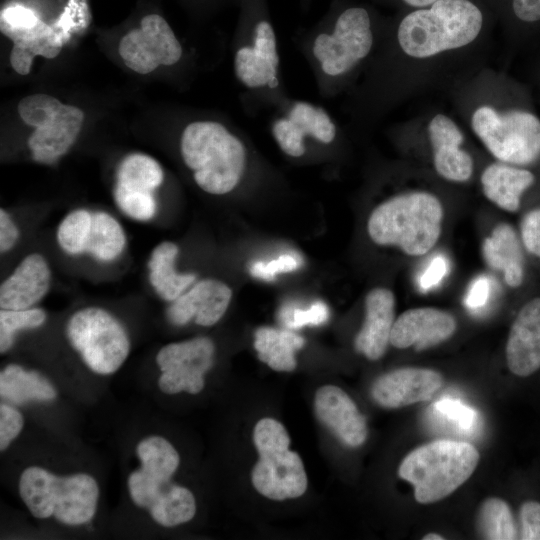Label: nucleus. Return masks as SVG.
Listing matches in <instances>:
<instances>
[{"label":"nucleus","instance_id":"obj_1","mask_svg":"<svg viewBox=\"0 0 540 540\" xmlns=\"http://www.w3.org/2000/svg\"><path fill=\"white\" fill-rule=\"evenodd\" d=\"M484 18L471 0H438L405 15L393 34L383 36L370 64L351 91L359 108L372 106L404 69L471 46Z\"/></svg>","mask_w":540,"mask_h":540},{"label":"nucleus","instance_id":"obj_2","mask_svg":"<svg viewBox=\"0 0 540 540\" xmlns=\"http://www.w3.org/2000/svg\"><path fill=\"white\" fill-rule=\"evenodd\" d=\"M383 36L366 8L350 6L298 36L294 44L313 74L318 94L331 99L353 89Z\"/></svg>","mask_w":540,"mask_h":540},{"label":"nucleus","instance_id":"obj_3","mask_svg":"<svg viewBox=\"0 0 540 540\" xmlns=\"http://www.w3.org/2000/svg\"><path fill=\"white\" fill-rule=\"evenodd\" d=\"M179 148L196 185L211 195L236 190L245 181L254 160L245 133L214 118L187 122L180 134Z\"/></svg>","mask_w":540,"mask_h":540},{"label":"nucleus","instance_id":"obj_4","mask_svg":"<svg viewBox=\"0 0 540 540\" xmlns=\"http://www.w3.org/2000/svg\"><path fill=\"white\" fill-rule=\"evenodd\" d=\"M469 125L486 150L500 162L540 165V117L528 91L507 80L496 103L474 105Z\"/></svg>","mask_w":540,"mask_h":540},{"label":"nucleus","instance_id":"obj_5","mask_svg":"<svg viewBox=\"0 0 540 540\" xmlns=\"http://www.w3.org/2000/svg\"><path fill=\"white\" fill-rule=\"evenodd\" d=\"M140 468L128 477V491L133 503L149 511L161 526L174 527L189 522L196 513L193 493L171 481L180 457L164 437L152 435L136 447Z\"/></svg>","mask_w":540,"mask_h":540},{"label":"nucleus","instance_id":"obj_6","mask_svg":"<svg viewBox=\"0 0 540 540\" xmlns=\"http://www.w3.org/2000/svg\"><path fill=\"white\" fill-rule=\"evenodd\" d=\"M440 198L426 190L397 193L379 203L367 221L370 239L380 246H393L404 254L420 257L440 239L444 221Z\"/></svg>","mask_w":540,"mask_h":540},{"label":"nucleus","instance_id":"obj_7","mask_svg":"<svg viewBox=\"0 0 540 540\" xmlns=\"http://www.w3.org/2000/svg\"><path fill=\"white\" fill-rule=\"evenodd\" d=\"M18 491L35 518L53 516L70 526L90 522L98 506L99 486L86 473L57 476L42 467L29 466L20 475Z\"/></svg>","mask_w":540,"mask_h":540},{"label":"nucleus","instance_id":"obj_8","mask_svg":"<svg viewBox=\"0 0 540 540\" xmlns=\"http://www.w3.org/2000/svg\"><path fill=\"white\" fill-rule=\"evenodd\" d=\"M479 459L478 451L468 442L436 440L407 454L398 475L413 486L417 502L434 503L465 483Z\"/></svg>","mask_w":540,"mask_h":540},{"label":"nucleus","instance_id":"obj_9","mask_svg":"<svg viewBox=\"0 0 540 540\" xmlns=\"http://www.w3.org/2000/svg\"><path fill=\"white\" fill-rule=\"evenodd\" d=\"M271 111L270 133L289 158L333 151L342 141L340 125L319 104L288 96Z\"/></svg>","mask_w":540,"mask_h":540},{"label":"nucleus","instance_id":"obj_10","mask_svg":"<svg viewBox=\"0 0 540 540\" xmlns=\"http://www.w3.org/2000/svg\"><path fill=\"white\" fill-rule=\"evenodd\" d=\"M66 336L85 365L99 375L115 373L130 352L125 328L100 307H85L73 313L66 325Z\"/></svg>","mask_w":540,"mask_h":540},{"label":"nucleus","instance_id":"obj_11","mask_svg":"<svg viewBox=\"0 0 540 540\" xmlns=\"http://www.w3.org/2000/svg\"><path fill=\"white\" fill-rule=\"evenodd\" d=\"M214 353V343L208 337L163 346L156 356L162 372L158 379L160 390L169 395L181 391L199 393L205 385V373L213 366Z\"/></svg>","mask_w":540,"mask_h":540},{"label":"nucleus","instance_id":"obj_12","mask_svg":"<svg viewBox=\"0 0 540 540\" xmlns=\"http://www.w3.org/2000/svg\"><path fill=\"white\" fill-rule=\"evenodd\" d=\"M118 51L126 66L139 74H148L160 65L174 66L184 55L172 28L157 14L145 16L139 28L125 34Z\"/></svg>","mask_w":540,"mask_h":540},{"label":"nucleus","instance_id":"obj_13","mask_svg":"<svg viewBox=\"0 0 540 540\" xmlns=\"http://www.w3.org/2000/svg\"><path fill=\"white\" fill-rule=\"evenodd\" d=\"M259 460L251 473L254 488L264 497L282 501L302 496L308 486L301 457L289 446L258 451Z\"/></svg>","mask_w":540,"mask_h":540},{"label":"nucleus","instance_id":"obj_14","mask_svg":"<svg viewBox=\"0 0 540 540\" xmlns=\"http://www.w3.org/2000/svg\"><path fill=\"white\" fill-rule=\"evenodd\" d=\"M433 167L438 176L453 183L469 181L474 172L471 154L464 149V134L458 124L443 113L427 124Z\"/></svg>","mask_w":540,"mask_h":540},{"label":"nucleus","instance_id":"obj_15","mask_svg":"<svg viewBox=\"0 0 540 540\" xmlns=\"http://www.w3.org/2000/svg\"><path fill=\"white\" fill-rule=\"evenodd\" d=\"M456 328L455 317L447 311L434 307L411 308L395 319L390 344L398 349L424 350L451 338Z\"/></svg>","mask_w":540,"mask_h":540},{"label":"nucleus","instance_id":"obj_16","mask_svg":"<svg viewBox=\"0 0 540 540\" xmlns=\"http://www.w3.org/2000/svg\"><path fill=\"white\" fill-rule=\"evenodd\" d=\"M442 383V375L435 370L403 367L378 377L372 384L371 396L384 408H401L428 400Z\"/></svg>","mask_w":540,"mask_h":540},{"label":"nucleus","instance_id":"obj_17","mask_svg":"<svg viewBox=\"0 0 540 540\" xmlns=\"http://www.w3.org/2000/svg\"><path fill=\"white\" fill-rule=\"evenodd\" d=\"M314 411L317 419L346 446L355 448L366 441V419L341 388L320 387L315 393Z\"/></svg>","mask_w":540,"mask_h":540},{"label":"nucleus","instance_id":"obj_18","mask_svg":"<svg viewBox=\"0 0 540 540\" xmlns=\"http://www.w3.org/2000/svg\"><path fill=\"white\" fill-rule=\"evenodd\" d=\"M509 370L521 377L540 368V296L527 300L517 312L506 342Z\"/></svg>","mask_w":540,"mask_h":540},{"label":"nucleus","instance_id":"obj_19","mask_svg":"<svg viewBox=\"0 0 540 540\" xmlns=\"http://www.w3.org/2000/svg\"><path fill=\"white\" fill-rule=\"evenodd\" d=\"M231 297L232 291L227 284L204 279L174 300L167 316L176 326H183L192 319L200 326H212L225 314Z\"/></svg>","mask_w":540,"mask_h":540},{"label":"nucleus","instance_id":"obj_20","mask_svg":"<svg viewBox=\"0 0 540 540\" xmlns=\"http://www.w3.org/2000/svg\"><path fill=\"white\" fill-rule=\"evenodd\" d=\"M536 167H526L495 161L487 165L480 176L482 192L499 209L517 212L524 196L538 183Z\"/></svg>","mask_w":540,"mask_h":540},{"label":"nucleus","instance_id":"obj_21","mask_svg":"<svg viewBox=\"0 0 540 540\" xmlns=\"http://www.w3.org/2000/svg\"><path fill=\"white\" fill-rule=\"evenodd\" d=\"M395 321V297L391 290L376 287L365 298V318L354 346L369 360L380 359L390 343Z\"/></svg>","mask_w":540,"mask_h":540},{"label":"nucleus","instance_id":"obj_22","mask_svg":"<svg viewBox=\"0 0 540 540\" xmlns=\"http://www.w3.org/2000/svg\"><path fill=\"white\" fill-rule=\"evenodd\" d=\"M51 270L38 253L27 255L0 286V308L22 310L32 308L48 292Z\"/></svg>","mask_w":540,"mask_h":540},{"label":"nucleus","instance_id":"obj_23","mask_svg":"<svg viewBox=\"0 0 540 540\" xmlns=\"http://www.w3.org/2000/svg\"><path fill=\"white\" fill-rule=\"evenodd\" d=\"M482 253L486 264L502 274L504 282L516 289L526 278L525 250L519 233L509 223H498L484 239Z\"/></svg>","mask_w":540,"mask_h":540},{"label":"nucleus","instance_id":"obj_24","mask_svg":"<svg viewBox=\"0 0 540 540\" xmlns=\"http://www.w3.org/2000/svg\"><path fill=\"white\" fill-rule=\"evenodd\" d=\"M84 113L77 107L63 104L53 122L36 128L28 139V146L35 161L44 164L55 163L76 140Z\"/></svg>","mask_w":540,"mask_h":540},{"label":"nucleus","instance_id":"obj_25","mask_svg":"<svg viewBox=\"0 0 540 540\" xmlns=\"http://www.w3.org/2000/svg\"><path fill=\"white\" fill-rule=\"evenodd\" d=\"M179 252L173 242H162L152 251L148 260L149 282L164 300L173 302L195 281L191 273H177L174 267Z\"/></svg>","mask_w":540,"mask_h":540},{"label":"nucleus","instance_id":"obj_26","mask_svg":"<svg viewBox=\"0 0 540 540\" xmlns=\"http://www.w3.org/2000/svg\"><path fill=\"white\" fill-rule=\"evenodd\" d=\"M304 344L303 337L287 330L259 327L254 333L258 358L279 372H290L296 368L295 352Z\"/></svg>","mask_w":540,"mask_h":540},{"label":"nucleus","instance_id":"obj_27","mask_svg":"<svg viewBox=\"0 0 540 540\" xmlns=\"http://www.w3.org/2000/svg\"><path fill=\"white\" fill-rule=\"evenodd\" d=\"M0 394L14 404L51 401L57 396L53 385L40 373L9 364L0 373Z\"/></svg>","mask_w":540,"mask_h":540},{"label":"nucleus","instance_id":"obj_28","mask_svg":"<svg viewBox=\"0 0 540 540\" xmlns=\"http://www.w3.org/2000/svg\"><path fill=\"white\" fill-rule=\"evenodd\" d=\"M126 245V236L120 223L106 212L92 213V226L86 253L101 262L118 258Z\"/></svg>","mask_w":540,"mask_h":540},{"label":"nucleus","instance_id":"obj_29","mask_svg":"<svg viewBox=\"0 0 540 540\" xmlns=\"http://www.w3.org/2000/svg\"><path fill=\"white\" fill-rule=\"evenodd\" d=\"M163 180L164 172L154 158L134 153L126 156L120 163L116 184L134 190L153 192Z\"/></svg>","mask_w":540,"mask_h":540},{"label":"nucleus","instance_id":"obj_30","mask_svg":"<svg viewBox=\"0 0 540 540\" xmlns=\"http://www.w3.org/2000/svg\"><path fill=\"white\" fill-rule=\"evenodd\" d=\"M477 531L482 539H516L517 528L509 505L497 497L487 498L478 512Z\"/></svg>","mask_w":540,"mask_h":540},{"label":"nucleus","instance_id":"obj_31","mask_svg":"<svg viewBox=\"0 0 540 540\" xmlns=\"http://www.w3.org/2000/svg\"><path fill=\"white\" fill-rule=\"evenodd\" d=\"M91 226V212L77 209L67 214L57 230V241L61 249L70 255L86 253Z\"/></svg>","mask_w":540,"mask_h":540},{"label":"nucleus","instance_id":"obj_32","mask_svg":"<svg viewBox=\"0 0 540 540\" xmlns=\"http://www.w3.org/2000/svg\"><path fill=\"white\" fill-rule=\"evenodd\" d=\"M46 321V313L41 308L0 311V352L6 353L13 345L19 330L40 327Z\"/></svg>","mask_w":540,"mask_h":540},{"label":"nucleus","instance_id":"obj_33","mask_svg":"<svg viewBox=\"0 0 540 540\" xmlns=\"http://www.w3.org/2000/svg\"><path fill=\"white\" fill-rule=\"evenodd\" d=\"M63 106L55 97L46 94H33L24 97L18 104L21 119L35 128L50 125Z\"/></svg>","mask_w":540,"mask_h":540},{"label":"nucleus","instance_id":"obj_34","mask_svg":"<svg viewBox=\"0 0 540 540\" xmlns=\"http://www.w3.org/2000/svg\"><path fill=\"white\" fill-rule=\"evenodd\" d=\"M114 199L117 206L135 220H150L157 211L153 192L134 190L115 184Z\"/></svg>","mask_w":540,"mask_h":540},{"label":"nucleus","instance_id":"obj_35","mask_svg":"<svg viewBox=\"0 0 540 540\" xmlns=\"http://www.w3.org/2000/svg\"><path fill=\"white\" fill-rule=\"evenodd\" d=\"M433 411L445 422H450L457 430L471 434L478 429V412L459 399L443 397L432 405Z\"/></svg>","mask_w":540,"mask_h":540},{"label":"nucleus","instance_id":"obj_36","mask_svg":"<svg viewBox=\"0 0 540 540\" xmlns=\"http://www.w3.org/2000/svg\"><path fill=\"white\" fill-rule=\"evenodd\" d=\"M518 233L525 252L540 262V205L523 215Z\"/></svg>","mask_w":540,"mask_h":540},{"label":"nucleus","instance_id":"obj_37","mask_svg":"<svg viewBox=\"0 0 540 540\" xmlns=\"http://www.w3.org/2000/svg\"><path fill=\"white\" fill-rule=\"evenodd\" d=\"M24 419L19 410L7 403L0 404V450L5 451L20 434Z\"/></svg>","mask_w":540,"mask_h":540},{"label":"nucleus","instance_id":"obj_38","mask_svg":"<svg viewBox=\"0 0 540 540\" xmlns=\"http://www.w3.org/2000/svg\"><path fill=\"white\" fill-rule=\"evenodd\" d=\"M298 267L299 262L294 256L281 255L267 263L255 262L250 268V273L256 278L271 281L276 274L294 271Z\"/></svg>","mask_w":540,"mask_h":540},{"label":"nucleus","instance_id":"obj_39","mask_svg":"<svg viewBox=\"0 0 540 540\" xmlns=\"http://www.w3.org/2000/svg\"><path fill=\"white\" fill-rule=\"evenodd\" d=\"M521 532L523 540H540V503L525 502L520 509Z\"/></svg>","mask_w":540,"mask_h":540},{"label":"nucleus","instance_id":"obj_40","mask_svg":"<svg viewBox=\"0 0 540 540\" xmlns=\"http://www.w3.org/2000/svg\"><path fill=\"white\" fill-rule=\"evenodd\" d=\"M36 14L23 6H10L1 12L0 27L23 29L35 26L39 22Z\"/></svg>","mask_w":540,"mask_h":540},{"label":"nucleus","instance_id":"obj_41","mask_svg":"<svg viewBox=\"0 0 540 540\" xmlns=\"http://www.w3.org/2000/svg\"><path fill=\"white\" fill-rule=\"evenodd\" d=\"M328 318V308L323 302H316L308 309H295L288 322L291 328H301L306 325H320Z\"/></svg>","mask_w":540,"mask_h":540},{"label":"nucleus","instance_id":"obj_42","mask_svg":"<svg viewBox=\"0 0 540 540\" xmlns=\"http://www.w3.org/2000/svg\"><path fill=\"white\" fill-rule=\"evenodd\" d=\"M448 262L443 255L435 256L419 279L420 287L429 290L437 286L447 275Z\"/></svg>","mask_w":540,"mask_h":540},{"label":"nucleus","instance_id":"obj_43","mask_svg":"<svg viewBox=\"0 0 540 540\" xmlns=\"http://www.w3.org/2000/svg\"><path fill=\"white\" fill-rule=\"evenodd\" d=\"M511 8L514 17L523 25L540 22V0H512Z\"/></svg>","mask_w":540,"mask_h":540},{"label":"nucleus","instance_id":"obj_44","mask_svg":"<svg viewBox=\"0 0 540 540\" xmlns=\"http://www.w3.org/2000/svg\"><path fill=\"white\" fill-rule=\"evenodd\" d=\"M489 294V280L485 276H480L472 282L464 302L469 309L477 310L486 304Z\"/></svg>","mask_w":540,"mask_h":540},{"label":"nucleus","instance_id":"obj_45","mask_svg":"<svg viewBox=\"0 0 540 540\" xmlns=\"http://www.w3.org/2000/svg\"><path fill=\"white\" fill-rule=\"evenodd\" d=\"M19 238V230L11 219L10 215L4 210H0V251L1 253L9 251Z\"/></svg>","mask_w":540,"mask_h":540},{"label":"nucleus","instance_id":"obj_46","mask_svg":"<svg viewBox=\"0 0 540 540\" xmlns=\"http://www.w3.org/2000/svg\"><path fill=\"white\" fill-rule=\"evenodd\" d=\"M405 4L414 8H424L432 5L438 0H402Z\"/></svg>","mask_w":540,"mask_h":540},{"label":"nucleus","instance_id":"obj_47","mask_svg":"<svg viewBox=\"0 0 540 540\" xmlns=\"http://www.w3.org/2000/svg\"><path fill=\"white\" fill-rule=\"evenodd\" d=\"M422 539H424V540H442V539H444V537H442L441 535L436 534V533H429V534H426Z\"/></svg>","mask_w":540,"mask_h":540}]
</instances>
